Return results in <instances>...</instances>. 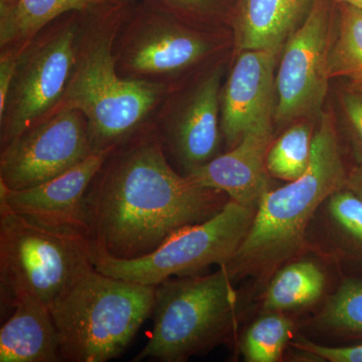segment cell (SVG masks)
<instances>
[{
  "mask_svg": "<svg viewBox=\"0 0 362 362\" xmlns=\"http://www.w3.org/2000/svg\"><path fill=\"white\" fill-rule=\"evenodd\" d=\"M326 275L311 259H293L269 280L263 295L264 311L285 312L307 308L323 297Z\"/></svg>",
  "mask_w": 362,
  "mask_h": 362,
  "instance_id": "19",
  "label": "cell"
},
{
  "mask_svg": "<svg viewBox=\"0 0 362 362\" xmlns=\"http://www.w3.org/2000/svg\"><path fill=\"white\" fill-rule=\"evenodd\" d=\"M84 11L59 16L21 52L6 108L0 113V148L56 108L77 61Z\"/></svg>",
  "mask_w": 362,
  "mask_h": 362,
  "instance_id": "8",
  "label": "cell"
},
{
  "mask_svg": "<svg viewBox=\"0 0 362 362\" xmlns=\"http://www.w3.org/2000/svg\"><path fill=\"white\" fill-rule=\"evenodd\" d=\"M313 135L310 125L298 123L272 143L267 169L272 177L291 182L301 177L310 165Z\"/></svg>",
  "mask_w": 362,
  "mask_h": 362,
  "instance_id": "23",
  "label": "cell"
},
{
  "mask_svg": "<svg viewBox=\"0 0 362 362\" xmlns=\"http://www.w3.org/2000/svg\"><path fill=\"white\" fill-rule=\"evenodd\" d=\"M345 187L349 188L362 199V165H356L347 173Z\"/></svg>",
  "mask_w": 362,
  "mask_h": 362,
  "instance_id": "29",
  "label": "cell"
},
{
  "mask_svg": "<svg viewBox=\"0 0 362 362\" xmlns=\"http://www.w3.org/2000/svg\"><path fill=\"white\" fill-rule=\"evenodd\" d=\"M221 47L204 32L137 2L130 7L114 42L117 71L124 78L175 87Z\"/></svg>",
  "mask_w": 362,
  "mask_h": 362,
  "instance_id": "9",
  "label": "cell"
},
{
  "mask_svg": "<svg viewBox=\"0 0 362 362\" xmlns=\"http://www.w3.org/2000/svg\"><path fill=\"white\" fill-rule=\"evenodd\" d=\"M145 6L156 9L185 23L211 21L223 13L225 0H140Z\"/></svg>",
  "mask_w": 362,
  "mask_h": 362,
  "instance_id": "25",
  "label": "cell"
},
{
  "mask_svg": "<svg viewBox=\"0 0 362 362\" xmlns=\"http://www.w3.org/2000/svg\"><path fill=\"white\" fill-rule=\"evenodd\" d=\"M273 141V121L259 124L230 151L194 169L187 177L225 192L232 201L258 206L269 190L267 156Z\"/></svg>",
  "mask_w": 362,
  "mask_h": 362,
  "instance_id": "15",
  "label": "cell"
},
{
  "mask_svg": "<svg viewBox=\"0 0 362 362\" xmlns=\"http://www.w3.org/2000/svg\"><path fill=\"white\" fill-rule=\"evenodd\" d=\"M0 329V361H63L49 307L33 296L18 299Z\"/></svg>",
  "mask_w": 362,
  "mask_h": 362,
  "instance_id": "16",
  "label": "cell"
},
{
  "mask_svg": "<svg viewBox=\"0 0 362 362\" xmlns=\"http://www.w3.org/2000/svg\"><path fill=\"white\" fill-rule=\"evenodd\" d=\"M328 74L330 78L362 80V9L346 4L340 6L337 37L328 57Z\"/></svg>",
  "mask_w": 362,
  "mask_h": 362,
  "instance_id": "22",
  "label": "cell"
},
{
  "mask_svg": "<svg viewBox=\"0 0 362 362\" xmlns=\"http://www.w3.org/2000/svg\"><path fill=\"white\" fill-rule=\"evenodd\" d=\"M346 169L334 118L321 113L313 135L310 165L301 177L259 199L254 220L235 256L226 265L233 280H270L281 267L298 258L306 245L309 223L319 207L345 187Z\"/></svg>",
  "mask_w": 362,
  "mask_h": 362,
  "instance_id": "3",
  "label": "cell"
},
{
  "mask_svg": "<svg viewBox=\"0 0 362 362\" xmlns=\"http://www.w3.org/2000/svg\"><path fill=\"white\" fill-rule=\"evenodd\" d=\"M140 0H0V49L25 47L59 16L100 7L130 6Z\"/></svg>",
  "mask_w": 362,
  "mask_h": 362,
  "instance_id": "18",
  "label": "cell"
},
{
  "mask_svg": "<svg viewBox=\"0 0 362 362\" xmlns=\"http://www.w3.org/2000/svg\"><path fill=\"white\" fill-rule=\"evenodd\" d=\"M226 265L206 276L168 279L156 286L153 330L133 358L183 362L235 334L239 295Z\"/></svg>",
  "mask_w": 362,
  "mask_h": 362,
  "instance_id": "5",
  "label": "cell"
},
{
  "mask_svg": "<svg viewBox=\"0 0 362 362\" xmlns=\"http://www.w3.org/2000/svg\"><path fill=\"white\" fill-rule=\"evenodd\" d=\"M114 149L92 154L63 175L35 187L13 190L0 183V201L40 225L88 237L86 192Z\"/></svg>",
  "mask_w": 362,
  "mask_h": 362,
  "instance_id": "13",
  "label": "cell"
},
{
  "mask_svg": "<svg viewBox=\"0 0 362 362\" xmlns=\"http://www.w3.org/2000/svg\"><path fill=\"white\" fill-rule=\"evenodd\" d=\"M279 51L239 52L221 93V131L228 148L235 147L252 128L273 121Z\"/></svg>",
  "mask_w": 362,
  "mask_h": 362,
  "instance_id": "14",
  "label": "cell"
},
{
  "mask_svg": "<svg viewBox=\"0 0 362 362\" xmlns=\"http://www.w3.org/2000/svg\"><path fill=\"white\" fill-rule=\"evenodd\" d=\"M312 4L313 0H240L233 16L235 51L282 49Z\"/></svg>",
  "mask_w": 362,
  "mask_h": 362,
  "instance_id": "17",
  "label": "cell"
},
{
  "mask_svg": "<svg viewBox=\"0 0 362 362\" xmlns=\"http://www.w3.org/2000/svg\"><path fill=\"white\" fill-rule=\"evenodd\" d=\"M294 321L283 312L264 311L243 334L240 349L247 362H278L295 334Z\"/></svg>",
  "mask_w": 362,
  "mask_h": 362,
  "instance_id": "20",
  "label": "cell"
},
{
  "mask_svg": "<svg viewBox=\"0 0 362 362\" xmlns=\"http://www.w3.org/2000/svg\"><path fill=\"white\" fill-rule=\"evenodd\" d=\"M132 6L84 11L75 68L63 97L49 114L64 109L82 112L95 153L116 148L151 123L173 88L124 78L117 71L114 42Z\"/></svg>",
  "mask_w": 362,
  "mask_h": 362,
  "instance_id": "2",
  "label": "cell"
},
{
  "mask_svg": "<svg viewBox=\"0 0 362 362\" xmlns=\"http://www.w3.org/2000/svg\"><path fill=\"white\" fill-rule=\"evenodd\" d=\"M156 289L88 271L49 307L63 361L105 362L123 354L151 316Z\"/></svg>",
  "mask_w": 362,
  "mask_h": 362,
  "instance_id": "4",
  "label": "cell"
},
{
  "mask_svg": "<svg viewBox=\"0 0 362 362\" xmlns=\"http://www.w3.org/2000/svg\"><path fill=\"white\" fill-rule=\"evenodd\" d=\"M94 153L84 114L64 109L45 117L0 148V183L13 190L35 187Z\"/></svg>",
  "mask_w": 362,
  "mask_h": 362,
  "instance_id": "11",
  "label": "cell"
},
{
  "mask_svg": "<svg viewBox=\"0 0 362 362\" xmlns=\"http://www.w3.org/2000/svg\"><path fill=\"white\" fill-rule=\"evenodd\" d=\"M337 1L362 9V0H337Z\"/></svg>",
  "mask_w": 362,
  "mask_h": 362,
  "instance_id": "30",
  "label": "cell"
},
{
  "mask_svg": "<svg viewBox=\"0 0 362 362\" xmlns=\"http://www.w3.org/2000/svg\"><path fill=\"white\" fill-rule=\"evenodd\" d=\"M223 74L216 63L187 89L171 88L154 116L164 154L180 175H189L218 156Z\"/></svg>",
  "mask_w": 362,
  "mask_h": 362,
  "instance_id": "10",
  "label": "cell"
},
{
  "mask_svg": "<svg viewBox=\"0 0 362 362\" xmlns=\"http://www.w3.org/2000/svg\"><path fill=\"white\" fill-rule=\"evenodd\" d=\"M290 344L299 351L305 352L323 361L362 362V343L349 346H326L300 337Z\"/></svg>",
  "mask_w": 362,
  "mask_h": 362,
  "instance_id": "27",
  "label": "cell"
},
{
  "mask_svg": "<svg viewBox=\"0 0 362 362\" xmlns=\"http://www.w3.org/2000/svg\"><path fill=\"white\" fill-rule=\"evenodd\" d=\"M25 47H11L0 49V113L6 108L18 61Z\"/></svg>",
  "mask_w": 362,
  "mask_h": 362,
  "instance_id": "28",
  "label": "cell"
},
{
  "mask_svg": "<svg viewBox=\"0 0 362 362\" xmlns=\"http://www.w3.org/2000/svg\"><path fill=\"white\" fill-rule=\"evenodd\" d=\"M354 83V87L357 88V89L362 90V80L358 81V82H352Z\"/></svg>",
  "mask_w": 362,
  "mask_h": 362,
  "instance_id": "31",
  "label": "cell"
},
{
  "mask_svg": "<svg viewBox=\"0 0 362 362\" xmlns=\"http://www.w3.org/2000/svg\"><path fill=\"white\" fill-rule=\"evenodd\" d=\"M331 225L338 235L362 258V199L347 187L337 190L325 202Z\"/></svg>",
  "mask_w": 362,
  "mask_h": 362,
  "instance_id": "24",
  "label": "cell"
},
{
  "mask_svg": "<svg viewBox=\"0 0 362 362\" xmlns=\"http://www.w3.org/2000/svg\"><path fill=\"white\" fill-rule=\"evenodd\" d=\"M257 206L228 199L213 218L180 228L156 251L136 259H117L93 249L98 271L143 285L197 275L211 265H228L251 226Z\"/></svg>",
  "mask_w": 362,
  "mask_h": 362,
  "instance_id": "7",
  "label": "cell"
},
{
  "mask_svg": "<svg viewBox=\"0 0 362 362\" xmlns=\"http://www.w3.org/2000/svg\"><path fill=\"white\" fill-rule=\"evenodd\" d=\"M345 126L357 165H362V90L354 87L340 98Z\"/></svg>",
  "mask_w": 362,
  "mask_h": 362,
  "instance_id": "26",
  "label": "cell"
},
{
  "mask_svg": "<svg viewBox=\"0 0 362 362\" xmlns=\"http://www.w3.org/2000/svg\"><path fill=\"white\" fill-rule=\"evenodd\" d=\"M314 325L333 337L362 339V281H343L316 317Z\"/></svg>",
  "mask_w": 362,
  "mask_h": 362,
  "instance_id": "21",
  "label": "cell"
},
{
  "mask_svg": "<svg viewBox=\"0 0 362 362\" xmlns=\"http://www.w3.org/2000/svg\"><path fill=\"white\" fill-rule=\"evenodd\" d=\"M228 199L173 168L152 121L111 152L88 187V237L113 258H140L180 228L213 218Z\"/></svg>",
  "mask_w": 362,
  "mask_h": 362,
  "instance_id": "1",
  "label": "cell"
},
{
  "mask_svg": "<svg viewBox=\"0 0 362 362\" xmlns=\"http://www.w3.org/2000/svg\"><path fill=\"white\" fill-rule=\"evenodd\" d=\"M332 42L329 6L325 0H313L303 23L286 40L281 57L274 114L278 125L320 113L330 80L328 57Z\"/></svg>",
  "mask_w": 362,
  "mask_h": 362,
  "instance_id": "12",
  "label": "cell"
},
{
  "mask_svg": "<svg viewBox=\"0 0 362 362\" xmlns=\"http://www.w3.org/2000/svg\"><path fill=\"white\" fill-rule=\"evenodd\" d=\"M92 268L87 235L40 225L0 201L2 312L25 296L37 298L49 308Z\"/></svg>",
  "mask_w": 362,
  "mask_h": 362,
  "instance_id": "6",
  "label": "cell"
}]
</instances>
